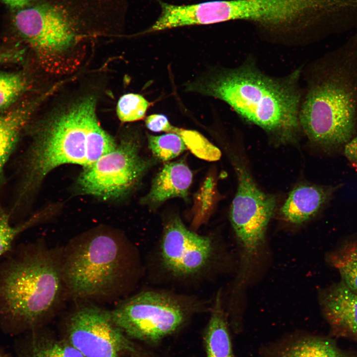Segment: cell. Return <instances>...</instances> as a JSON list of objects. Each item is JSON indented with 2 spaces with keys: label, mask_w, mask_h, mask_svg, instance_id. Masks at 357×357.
Here are the masks:
<instances>
[{
  "label": "cell",
  "mask_w": 357,
  "mask_h": 357,
  "mask_svg": "<svg viewBox=\"0 0 357 357\" xmlns=\"http://www.w3.org/2000/svg\"><path fill=\"white\" fill-rule=\"evenodd\" d=\"M119 0H44L17 9L13 24L47 71H71L85 42L119 19Z\"/></svg>",
  "instance_id": "obj_1"
},
{
  "label": "cell",
  "mask_w": 357,
  "mask_h": 357,
  "mask_svg": "<svg viewBox=\"0 0 357 357\" xmlns=\"http://www.w3.org/2000/svg\"><path fill=\"white\" fill-rule=\"evenodd\" d=\"M29 86L28 78L22 72H0V111L12 106Z\"/></svg>",
  "instance_id": "obj_21"
},
{
  "label": "cell",
  "mask_w": 357,
  "mask_h": 357,
  "mask_svg": "<svg viewBox=\"0 0 357 357\" xmlns=\"http://www.w3.org/2000/svg\"><path fill=\"white\" fill-rule=\"evenodd\" d=\"M139 139L128 136L115 148L84 168L77 184L84 194L104 199L126 195L158 161L140 154Z\"/></svg>",
  "instance_id": "obj_10"
},
{
  "label": "cell",
  "mask_w": 357,
  "mask_h": 357,
  "mask_svg": "<svg viewBox=\"0 0 357 357\" xmlns=\"http://www.w3.org/2000/svg\"><path fill=\"white\" fill-rule=\"evenodd\" d=\"M40 99L23 102L0 116V187L4 182V167Z\"/></svg>",
  "instance_id": "obj_16"
},
{
  "label": "cell",
  "mask_w": 357,
  "mask_h": 357,
  "mask_svg": "<svg viewBox=\"0 0 357 357\" xmlns=\"http://www.w3.org/2000/svg\"><path fill=\"white\" fill-rule=\"evenodd\" d=\"M150 105L142 96L127 93L121 96L117 105V114L122 122H132L143 119Z\"/></svg>",
  "instance_id": "obj_23"
},
{
  "label": "cell",
  "mask_w": 357,
  "mask_h": 357,
  "mask_svg": "<svg viewBox=\"0 0 357 357\" xmlns=\"http://www.w3.org/2000/svg\"><path fill=\"white\" fill-rule=\"evenodd\" d=\"M168 132L175 133L179 136L187 149L200 159L215 161L221 158L219 149L195 130L178 128L171 124Z\"/></svg>",
  "instance_id": "obj_20"
},
{
  "label": "cell",
  "mask_w": 357,
  "mask_h": 357,
  "mask_svg": "<svg viewBox=\"0 0 357 357\" xmlns=\"http://www.w3.org/2000/svg\"><path fill=\"white\" fill-rule=\"evenodd\" d=\"M145 125L151 131L167 132L171 124L166 116L161 114H153L145 119Z\"/></svg>",
  "instance_id": "obj_25"
},
{
  "label": "cell",
  "mask_w": 357,
  "mask_h": 357,
  "mask_svg": "<svg viewBox=\"0 0 357 357\" xmlns=\"http://www.w3.org/2000/svg\"><path fill=\"white\" fill-rule=\"evenodd\" d=\"M153 254L154 270L159 280L183 286L211 279L228 259L223 242L188 229L178 216L165 224Z\"/></svg>",
  "instance_id": "obj_7"
},
{
  "label": "cell",
  "mask_w": 357,
  "mask_h": 357,
  "mask_svg": "<svg viewBox=\"0 0 357 357\" xmlns=\"http://www.w3.org/2000/svg\"><path fill=\"white\" fill-rule=\"evenodd\" d=\"M192 177L191 171L182 160L167 162L153 179L149 192L140 202L155 208L174 197L187 200Z\"/></svg>",
  "instance_id": "obj_13"
},
{
  "label": "cell",
  "mask_w": 357,
  "mask_h": 357,
  "mask_svg": "<svg viewBox=\"0 0 357 357\" xmlns=\"http://www.w3.org/2000/svg\"><path fill=\"white\" fill-rule=\"evenodd\" d=\"M344 151L349 160L357 163V136L346 143Z\"/></svg>",
  "instance_id": "obj_27"
},
{
  "label": "cell",
  "mask_w": 357,
  "mask_h": 357,
  "mask_svg": "<svg viewBox=\"0 0 357 357\" xmlns=\"http://www.w3.org/2000/svg\"><path fill=\"white\" fill-rule=\"evenodd\" d=\"M23 357H85L67 340L48 335L35 334Z\"/></svg>",
  "instance_id": "obj_18"
},
{
  "label": "cell",
  "mask_w": 357,
  "mask_h": 357,
  "mask_svg": "<svg viewBox=\"0 0 357 357\" xmlns=\"http://www.w3.org/2000/svg\"><path fill=\"white\" fill-rule=\"evenodd\" d=\"M333 189L325 186L302 184L290 192L280 210L286 222L302 224L313 218L329 199Z\"/></svg>",
  "instance_id": "obj_14"
},
{
  "label": "cell",
  "mask_w": 357,
  "mask_h": 357,
  "mask_svg": "<svg viewBox=\"0 0 357 357\" xmlns=\"http://www.w3.org/2000/svg\"><path fill=\"white\" fill-rule=\"evenodd\" d=\"M62 249L43 242L24 245L0 265V317L24 329H35L60 309L67 292Z\"/></svg>",
  "instance_id": "obj_4"
},
{
  "label": "cell",
  "mask_w": 357,
  "mask_h": 357,
  "mask_svg": "<svg viewBox=\"0 0 357 357\" xmlns=\"http://www.w3.org/2000/svg\"><path fill=\"white\" fill-rule=\"evenodd\" d=\"M148 145L153 157L168 162L178 156L187 148L179 136L168 132L161 135L147 134Z\"/></svg>",
  "instance_id": "obj_22"
},
{
  "label": "cell",
  "mask_w": 357,
  "mask_h": 357,
  "mask_svg": "<svg viewBox=\"0 0 357 357\" xmlns=\"http://www.w3.org/2000/svg\"><path fill=\"white\" fill-rule=\"evenodd\" d=\"M265 357H354L333 342L311 335L293 336L264 349Z\"/></svg>",
  "instance_id": "obj_15"
},
{
  "label": "cell",
  "mask_w": 357,
  "mask_h": 357,
  "mask_svg": "<svg viewBox=\"0 0 357 357\" xmlns=\"http://www.w3.org/2000/svg\"><path fill=\"white\" fill-rule=\"evenodd\" d=\"M206 305L194 296L149 289L123 299L111 313L127 337L155 343L179 329L192 315L206 309Z\"/></svg>",
  "instance_id": "obj_8"
},
{
  "label": "cell",
  "mask_w": 357,
  "mask_h": 357,
  "mask_svg": "<svg viewBox=\"0 0 357 357\" xmlns=\"http://www.w3.org/2000/svg\"><path fill=\"white\" fill-rule=\"evenodd\" d=\"M42 217L37 215L18 226L10 225V214L0 209V257L10 247L16 237L21 232L39 222Z\"/></svg>",
  "instance_id": "obj_24"
},
{
  "label": "cell",
  "mask_w": 357,
  "mask_h": 357,
  "mask_svg": "<svg viewBox=\"0 0 357 357\" xmlns=\"http://www.w3.org/2000/svg\"><path fill=\"white\" fill-rule=\"evenodd\" d=\"M35 0H0L8 6L17 9L24 8L33 4Z\"/></svg>",
  "instance_id": "obj_28"
},
{
  "label": "cell",
  "mask_w": 357,
  "mask_h": 357,
  "mask_svg": "<svg viewBox=\"0 0 357 357\" xmlns=\"http://www.w3.org/2000/svg\"><path fill=\"white\" fill-rule=\"evenodd\" d=\"M67 341L85 357H119L134 352L111 311L91 303L77 306L65 324Z\"/></svg>",
  "instance_id": "obj_11"
},
{
  "label": "cell",
  "mask_w": 357,
  "mask_h": 357,
  "mask_svg": "<svg viewBox=\"0 0 357 357\" xmlns=\"http://www.w3.org/2000/svg\"><path fill=\"white\" fill-rule=\"evenodd\" d=\"M308 83L299 122L313 143L331 148L348 143L357 119V84L340 64L323 69Z\"/></svg>",
  "instance_id": "obj_6"
},
{
  "label": "cell",
  "mask_w": 357,
  "mask_h": 357,
  "mask_svg": "<svg viewBox=\"0 0 357 357\" xmlns=\"http://www.w3.org/2000/svg\"><path fill=\"white\" fill-rule=\"evenodd\" d=\"M238 185L230 210V221L238 252L237 278L251 279L266 245V234L276 199L257 186L243 163L236 162Z\"/></svg>",
  "instance_id": "obj_9"
},
{
  "label": "cell",
  "mask_w": 357,
  "mask_h": 357,
  "mask_svg": "<svg viewBox=\"0 0 357 357\" xmlns=\"http://www.w3.org/2000/svg\"><path fill=\"white\" fill-rule=\"evenodd\" d=\"M96 99L82 97L38 122L31 130L15 206L31 197L56 168L74 164L86 168L117 143L101 126Z\"/></svg>",
  "instance_id": "obj_2"
},
{
  "label": "cell",
  "mask_w": 357,
  "mask_h": 357,
  "mask_svg": "<svg viewBox=\"0 0 357 357\" xmlns=\"http://www.w3.org/2000/svg\"><path fill=\"white\" fill-rule=\"evenodd\" d=\"M299 76L297 69L283 77H271L249 61L197 79L189 83L187 90L224 101L278 143L286 144L297 141L302 131Z\"/></svg>",
  "instance_id": "obj_3"
},
{
  "label": "cell",
  "mask_w": 357,
  "mask_h": 357,
  "mask_svg": "<svg viewBox=\"0 0 357 357\" xmlns=\"http://www.w3.org/2000/svg\"><path fill=\"white\" fill-rule=\"evenodd\" d=\"M205 343L206 357H234L228 316L221 290L217 292L211 304Z\"/></svg>",
  "instance_id": "obj_17"
},
{
  "label": "cell",
  "mask_w": 357,
  "mask_h": 357,
  "mask_svg": "<svg viewBox=\"0 0 357 357\" xmlns=\"http://www.w3.org/2000/svg\"><path fill=\"white\" fill-rule=\"evenodd\" d=\"M23 51L18 49H0V65L20 62L23 59Z\"/></svg>",
  "instance_id": "obj_26"
},
{
  "label": "cell",
  "mask_w": 357,
  "mask_h": 357,
  "mask_svg": "<svg viewBox=\"0 0 357 357\" xmlns=\"http://www.w3.org/2000/svg\"><path fill=\"white\" fill-rule=\"evenodd\" d=\"M0 357H6L3 355H2L1 353H0Z\"/></svg>",
  "instance_id": "obj_29"
},
{
  "label": "cell",
  "mask_w": 357,
  "mask_h": 357,
  "mask_svg": "<svg viewBox=\"0 0 357 357\" xmlns=\"http://www.w3.org/2000/svg\"><path fill=\"white\" fill-rule=\"evenodd\" d=\"M329 259L340 273L342 281L357 293V241L345 243L331 253Z\"/></svg>",
  "instance_id": "obj_19"
},
{
  "label": "cell",
  "mask_w": 357,
  "mask_h": 357,
  "mask_svg": "<svg viewBox=\"0 0 357 357\" xmlns=\"http://www.w3.org/2000/svg\"><path fill=\"white\" fill-rule=\"evenodd\" d=\"M140 269L135 246L114 230L89 231L62 249L65 286L76 298L107 300L123 296L137 283Z\"/></svg>",
  "instance_id": "obj_5"
},
{
  "label": "cell",
  "mask_w": 357,
  "mask_h": 357,
  "mask_svg": "<svg viewBox=\"0 0 357 357\" xmlns=\"http://www.w3.org/2000/svg\"><path fill=\"white\" fill-rule=\"evenodd\" d=\"M319 302L335 335L357 339V293L342 281L322 291Z\"/></svg>",
  "instance_id": "obj_12"
}]
</instances>
